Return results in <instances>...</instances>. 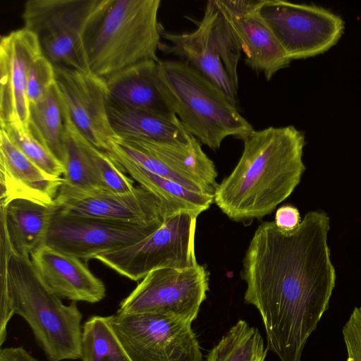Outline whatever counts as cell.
<instances>
[{
  "instance_id": "6da1fadb",
  "label": "cell",
  "mask_w": 361,
  "mask_h": 361,
  "mask_svg": "<svg viewBox=\"0 0 361 361\" xmlns=\"http://www.w3.org/2000/svg\"><path fill=\"white\" fill-rule=\"evenodd\" d=\"M330 220L309 212L293 230L261 224L246 250L244 299L259 311L267 349L280 361H300L305 345L327 310L336 283L330 258Z\"/></svg>"
},
{
  "instance_id": "7a4b0ae2",
  "label": "cell",
  "mask_w": 361,
  "mask_h": 361,
  "mask_svg": "<svg viewBox=\"0 0 361 361\" xmlns=\"http://www.w3.org/2000/svg\"><path fill=\"white\" fill-rule=\"evenodd\" d=\"M242 155L219 184L214 202L229 219L245 222L270 214L300 183L304 133L293 126L253 130Z\"/></svg>"
},
{
  "instance_id": "3957f363",
  "label": "cell",
  "mask_w": 361,
  "mask_h": 361,
  "mask_svg": "<svg viewBox=\"0 0 361 361\" xmlns=\"http://www.w3.org/2000/svg\"><path fill=\"white\" fill-rule=\"evenodd\" d=\"M0 228V282L7 288L14 314L29 324L49 361L80 359L82 315L76 302L63 304L30 256L16 252L1 223Z\"/></svg>"
},
{
  "instance_id": "277c9868",
  "label": "cell",
  "mask_w": 361,
  "mask_h": 361,
  "mask_svg": "<svg viewBox=\"0 0 361 361\" xmlns=\"http://www.w3.org/2000/svg\"><path fill=\"white\" fill-rule=\"evenodd\" d=\"M160 0H112L86 41L90 71L104 80L135 64L159 61Z\"/></svg>"
},
{
  "instance_id": "5b68a950",
  "label": "cell",
  "mask_w": 361,
  "mask_h": 361,
  "mask_svg": "<svg viewBox=\"0 0 361 361\" xmlns=\"http://www.w3.org/2000/svg\"><path fill=\"white\" fill-rule=\"evenodd\" d=\"M159 70L175 115L201 144L216 149L226 137L243 140L254 130L236 103L185 62L160 60Z\"/></svg>"
},
{
  "instance_id": "8992f818",
  "label": "cell",
  "mask_w": 361,
  "mask_h": 361,
  "mask_svg": "<svg viewBox=\"0 0 361 361\" xmlns=\"http://www.w3.org/2000/svg\"><path fill=\"white\" fill-rule=\"evenodd\" d=\"M112 0H28L23 27L37 37L42 55L54 66L90 72L86 41Z\"/></svg>"
},
{
  "instance_id": "52a82bcc",
  "label": "cell",
  "mask_w": 361,
  "mask_h": 361,
  "mask_svg": "<svg viewBox=\"0 0 361 361\" xmlns=\"http://www.w3.org/2000/svg\"><path fill=\"white\" fill-rule=\"evenodd\" d=\"M161 37L169 43L161 42L159 51L191 66L236 103L242 51L215 0L207 2L195 30L182 33L164 30Z\"/></svg>"
},
{
  "instance_id": "ba28073f",
  "label": "cell",
  "mask_w": 361,
  "mask_h": 361,
  "mask_svg": "<svg viewBox=\"0 0 361 361\" xmlns=\"http://www.w3.org/2000/svg\"><path fill=\"white\" fill-rule=\"evenodd\" d=\"M198 215L180 212L166 216L156 229L140 240L99 254L95 259L133 281L142 279L157 269L193 267L197 264L195 236Z\"/></svg>"
},
{
  "instance_id": "9c48e42d",
  "label": "cell",
  "mask_w": 361,
  "mask_h": 361,
  "mask_svg": "<svg viewBox=\"0 0 361 361\" xmlns=\"http://www.w3.org/2000/svg\"><path fill=\"white\" fill-rule=\"evenodd\" d=\"M109 319L132 361H203L190 322L159 313L118 311Z\"/></svg>"
},
{
  "instance_id": "30bf717a",
  "label": "cell",
  "mask_w": 361,
  "mask_h": 361,
  "mask_svg": "<svg viewBox=\"0 0 361 361\" xmlns=\"http://www.w3.org/2000/svg\"><path fill=\"white\" fill-rule=\"evenodd\" d=\"M209 273L197 264L150 271L120 303L118 312L159 313L192 323L207 298Z\"/></svg>"
},
{
  "instance_id": "8fae6325",
  "label": "cell",
  "mask_w": 361,
  "mask_h": 361,
  "mask_svg": "<svg viewBox=\"0 0 361 361\" xmlns=\"http://www.w3.org/2000/svg\"><path fill=\"white\" fill-rule=\"evenodd\" d=\"M164 219L141 224L73 214L58 207L44 245L87 262L140 240Z\"/></svg>"
},
{
  "instance_id": "7c38bea8",
  "label": "cell",
  "mask_w": 361,
  "mask_h": 361,
  "mask_svg": "<svg viewBox=\"0 0 361 361\" xmlns=\"http://www.w3.org/2000/svg\"><path fill=\"white\" fill-rule=\"evenodd\" d=\"M260 13L291 61L325 52L344 30L341 17L315 5L262 0Z\"/></svg>"
},
{
  "instance_id": "4fadbf2b",
  "label": "cell",
  "mask_w": 361,
  "mask_h": 361,
  "mask_svg": "<svg viewBox=\"0 0 361 361\" xmlns=\"http://www.w3.org/2000/svg\"><path fill=\"white\" fill-rule=\"evenodd\" d=\"M54 68L56 85L70 120L94 147L110 153L119 137L109 122L106 80L91 72Z\"/></svg>"
},
{
  "instance_id": "5bb4252c",
  "label": "cell",
  "mask_w": 361,
  "mask_h": 361,
  "mask_svg": "<svg viewBox=\"0 0 361 361\" xmlns=\"http://www.w3.org/2000/svg\"><path fill=\"white\" fill-rule=\"evenodd\" d=\"M42 55L37 36L22 27L0 40V124L29 130L27 85L30 67Z\"/></svg>"
},
{
  "instance_id": "9a60e30c",
  "label": "cell",
  "mask_w": 361,
  "mask_h": 361,
  "mask_svg": "<svg viewBox=\"0 0 361 361\" xmlns=\"http://www.w3.org/2000/svg\"><path fill=\"white\" fill-rule=\"evenodd\" d=\"M55 204L64 211L135 224H149L164 219L161 201L142 186L127 192L102 188L80 189L61 186Z\"/></svg>"
},
{
  "instance_id": "2e32d148",
  "label": "cell",
  "mask_w": 361,
  "mask_h": 361,
  "mask_svg": "<svg viewBox=\"0 0 361 361\" xmlns=\"http://www.w3.org/2000/svg\"><path fill=\"white\" fill-rule=\"evenodd\" d=\"M251 69L269 80L289 66L288 57L260 13L262 0H215Z\"/></svg>"
},
{
  "instance_id": "e0dca14e",
  "label": "cell",
  "mask_w": 361,
  "mask_h": 361,
  "mask_svg": "<svg viewBox=\"0 0 361 361\" xmlns=\"http://www.w3.org/2000/svg\"><path fill=\"white\" fill-rule=\"evenodd\" d=\"M63 177L46 173L30 160L0 130V207L16 199L55 204Z\"/></svg>"
},
{
  "instance_id": "ac0fdd59",
  "label": "cell",
  "mask_w": 361,
  "mask_h": 361,
  "mask_svg": "<svg viewBox=\"0 0 361 361\" xmlns=\"http://www.w3.org/2000/svg\"><path fill=\"white\" fill-rule=\"evenodd\" d=\"M30 258L45 283L61 298L96 303L105 297L104 282L82 259L45 245Z\"/></svg>"
},
{
  "instance_id": "d6986e66",
  "label": "cell",
  "mask_w": 361,
  "mask_h": 361,
  "mask_svg": "<svg viewBox=\"0 0 361 361\" xmlns=\"http://www.w3.org/2000/svg\"><path fill=\"white\" fill-rule=\"evenodd\" d=\"M159 61H144L106 78L109 99L121 105L177 117L159 73Z\"/></svg>"
},
{
  "instance_id": "ffe728a7",
  "label": "cell",
  "mask_w": 361,
  "mask_h": 361,
  "mask_svg": "<svg viewBox=\"0 0 361 361\" xmlns=\"http://www.w3.org/2000/svg\"><path fill=\"white\" fill-rule=\"evenodd\" d=\"M123 142L157 158L170 169L201 185L214 195L217 171L214 162L204 152L195 137L185 144L145 139H119Z\"/></svg>"
},
{
  "instance_id": "44dd1931",
  "label": "cell",
  "mask_w": 361,
  "mask_h": 361,
  "mask_svg": "<svg viewBox=\"0 0 361 361\" xmlns=\"http://www.w3.org/2000/svg\"><path fill=\"white\" fill-rule=\"evenodd\" d=\"M110 125L119 139H145L177 144L188 143L192 136L178 117L121 105L109 99Z\"/></svg>"
},
{
  "instance_id": "7402d4cb",
  "label": "cell",
  "mask_w": 361,
  "mask_h": 361,
  "mask_svg": "<svg viewBox=\"0 0 361 361\" xmlns=\"http://www.w3.org/2000/svg\"><path fill=\"white\" fill-rule=\"evenodd\" d=\"M58 206L16 199L0 207V223L6 228L12 247L30 256L44 246L51 218Z\"/></svg>"
},
{
  "instance_id": "603a6c76",
  "label": "cell",
  "mask_w": 361,
  "mask_h": 361,
  "mask_svg": "<svg viewBox=\"0 0 361 361\" xmlns=\"http://www.w3.org/2000/svg\"><path fill=\"white\" fill-rule=\"evenodd\" d=\"M109 154L131 178L161 201L166 216L180 212L200 214L214 202V195L188 189L157 175L133 161L114 147Z\"/></svg>"
},
{
  "instance_id": "cb8c5ba5",
  "label": "cell",
  "mask_w": 361,
  "mask_h": 361,
  "mask_svg": "<svg viewBox=\"0 0 361 361\" xmlns=\"http://www.w3.org/2000/svg\"><path fill=\"white\" fill-rule=\"evenodd\" d=\"M29 130L63 165L65 113L56 82L41 101L30 105Z\"/></svg>"
},
{
  "instance_id": "d4e9b609",
  "label": "cell",
  "mask_w": 361,
  "mask_h": 361,
  "mask_svg": "<svg viewBox=\"0 0 361 361\" xmlns=\"http://www.w3.org/2000/svg\"><path fill=\"white\" fill-rule=\"evenodd\" d=\"M267 350L259 330L240 319L209 351L206 361H265Z\"/></svg>"
},
{
  "instance_id": "484cf974",
  "label": "cell",
  "mask_w": 361,
  "mask_h": 361,
  "mask_svg": "<svg viewBox=\"0 0 361 361\" xmlns=\"http://www.w3.org/2000/svg\"><path fill=\"white\" fill-rule=\"evenodd\" d=\"M82 361H132L113 329L109 316H93L84 324Z\"/></svg>"
},
{
  "instance_id": "4316f807",
  "label": "cell",
  "mask_w": 361,
  "mask_h": 361,
  "mask_svg": "<svg viewBox=\"0 0 361 361\" xmlns=\"http://www.w3.org/2000/svg\"><path fill=\"white\" fill-rule=\"evenodd\" d=\"M63 108L66 124L63 183L80 189L99 188L88 156L80 142L78 130L68 116L64 106Z\"/></svg>"
},
{
  "instance_id": "83f0119b",
  "label": "cell",
  "mask_w": 361,
  "mask_h": 361,
  "mask_svg": "<svg viewBox=\"0 0 361 361\" xmlns=\"http://www.w3.org/2000/svg\"><path fill=\"white\" fill-rule=\"evenodd\" d=\"M78 134L80 142L88 156L99 188L116 192L131 191L135 186L134 180L126 174L108 153L94 147L78 130Z\"/></svg>"
},
{
  "instance_id": "f1b7e54d",
  "label": "cell",
  "mask_w": 361,
  "mask_h": 361,
  "mask_svg": "<svg viewBox=\"0 0 361 361\" xmlns=\"http://www.w3.org/2000/svg\"><path fill=\"white\" fill-rule=\"evenodd\" d=\"M3 129L12 142L35 164L49 176L59 178L64 173L63 165L30 133L14 125Z\"/></svg>"
},
{
  "instance_id": "f546056e",
  "label": "cell",
  "mask_w": 361,
  "mask_h": 361,
  "mask_svg": "<svg viewBox=\"0 0 361 361\" xmlns=\"http://www.w3.org/2000/svg\"><path fill=\"white\" fill-rule=\"evenodd\" d=\"M114 147L133 161L157 175L175 181L188 189L210 195L199 184L174 171L161 161L144 151L130 146L119 139Z\"/></svg>"
},
{
  "instance_id": "4dcf8cb0",
  "label": "cell",
  "mask_w": 361,
  "mask_h": 361,
  "mask_svg": "<svg viewBox=\"0 0 361 361\" xmlns=\"http://www.w3.org/2000/svg\"><path fill=\"white\" fill-rule=\"evenodd\" d=\"M56 82L54 66L45 56H38L32 63L28 75L27 97L30 105L41 101Z\"/></svg>"
},
{
  "instance_id": "1f68e13d",
  "label": "cell",
  "mask_w": 361,
  "mask_h": 361,
  "mask_svg": "<svg viewBox=\"0 0 361 361\" xmlns=\"http://www.w3.org/2000/svg\"><path fill=\"white\" fill-rule=\"evenodd\" d=\"M347 361H361V307H355L343 330Z\"/></svg>"
},
{
  "instance_id": "d6a6232c",
  "label": "cell",
  "mask_w": 361,
  "mask_h": 361,
  "mask_svg": "<svg viewBox=\"0 0 361 361\" xmlns=\"http://www.w3.org/2000/svg\"><path fill=\"white\" fill-rule=\"evenodd\" d=\"M274 222L281 230H293L301 222L299 211L291 205L282 206L276 210Z\"/></svg>"
},
{
  "instance_id": "836d02e7",
  "label": "cell",
  "mask_w": 361,
  "mask_h": 361,
  "mask_svg": "<svg viewBox=\"0 0 361 361\" xmlns=\"http://www.w3.org/2000/svg\"><path fill=\"white\" fill-rule=\"evenodd\" d=\"M0 361H39L23 347L5 348L0 350Z\"/></svg>"
}]
</instances>
